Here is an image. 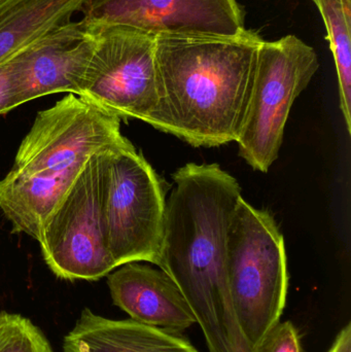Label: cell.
Instances as JSON below:
<instances>
[{
    "label": "cell",
    "mask_w": 351,
    "mask_h": 352,
    "mask_svg": "<svg viewBox=\"0 0 351 352\" xmlns=\"http://www.w3.org/2000/svg\"><path fill=\"white\" fill-rule=\"evenodd\" d=\"M319 68L317 52L296 35L261 43L247 117L236 142L251 168L267 173L275 162L291 109Z\"/></svg>",
    "instance_id": "obj_5"
},
{
    "label": "cell",
    "mask_w": 351,
    "mask_h": 352,
    "mask_svg": "<svg viewBox=\"0 0 351 352\" xmlns=\"http://www.w3.org/2000/svg\"><path fill=\"white\" fill-rule=\"evenodd\" d=\"M121 119L69 94L39 111L21 142L12 173L61 175L124 140Z\"/></svg>",
    "instance_id": "obj_8"
},
{
    "label": "cell",
    "mask_w": 351,
    "mask_h": 352,
    "mask_svg": "<svg viewBox=\"0 0 351 352\" xmlns=\"http://www.w3.org/2000/svg\"><path fill=\"white\" fill-rule=\"evenodd\" d=\"M263 41L247 29L235 35H157L159 104L148 124L193 146L236 142Z\"/></svg>",
    "instance_id": "obj_2"
},
{
    "label": "cell",
    "mask_w": 351,
    "mask_h": 352,
    "mask_svg": "<svg viewBox=\"0 0 351 352\" xmlns=\"http://www.w3.org/2000/svg\"><path fill=\"white\" fill-rule=\"evenodd\" d=\"M16 74L10 60L0 65V115L19 107Z\"/></svg>",
    "instance_id": "obj_18"
},
{
    "label": "cell",
    "mask_w": 351,
    "mask_h": 352,
    "mask_svg": "<svg viewBox=\"0 0 351 352\" xmlns=\"http://www.w3.org/2000/svg\"><path fill=\"white\" fill-rule=\"evenodd\" d=\"M255 352H303L298 330L291 322H278Z\"/></svg>",
    "instance_id": "obj_17"
},
{
    "label": "cell",
    "mask_w": 351,
    "mask_h": 352,
    "mask_svg": "<svg viewBox=\"0 0 351 352\" xmlns=\"http://www.w3.org/2000/svg\"><path fill=\"white\" fill-rule=\"evenodd\" d=\"M64 352H199L181 333L133 320H115L84 308L64 338Z\"/></svg>",
    "instance_id": "obj_12"
},
{
    "label": "cell",
    "mask_w": 351,
    "mask_h": 352,
    "mask_svg": "<svg viewBox=\"0 0 351 352\" xmlns=\"http://www.w3.org/2000/svg\"><path fill=\"white\" fill-rule=\"evenodd\" d=\"M91 24L96 45L76 95L121 120L150 123L159 104L157 35L126 25Z\"/></svg>",
    "instance_id": "obj_6"
},
{
    "label": "cell",
    "mask_w": 351,
    "mask_h": 352,
    "mask_svg": "<svg viewBox=\"0 0 351 352\" xmlns=\"http://www.w3.org/2000/svg\"><path fill=\"white\" fill-rule=\"evenodd\" d=\"M226 272L237 322L256 351L286 308L288 260L284 236L271 213L242 197L229 226Z\"/></svg>",
    "instance_id": "obj_3"
},
{
    "label": "cell",
    "mask_w": 351,
    "mask_h": 352,
    "mask_svg": "<svg viewBox=\"0 0 351 352\" xmlns=\"http://www.w3.org/2000/svg\"><path fill=\"white\" fill-rule=\"evenodd\" d=\"M0 352H53L45 335L28 318L0 312Z\"/></svg>",
    "instance_id": "obj_16"
},
{
    "label": "cell",
    "mask_w": 351,
    "mask_h": 352,
    "mask_svg": "<svg viewBox=\"0 0 351 352\" xmlns=\"http://www.w3.org/2000/svg\"><path fill=\"white\" fill-rule=\"evenodd\" d=\"M84 0H0V65L56 27L71 21Z\"/></svg>",
    "instance_id": "obj_14"
},
{
    "label": "cell",
    "mask_w": 351,
    "mask_h": 352,
    "mask_svg": "<svg viewBox=\"0 0 351 352\" xmlns=\"http://www.w3.org/2000/svg\"><path fill=\"white\" fill-rule=\"evenodd\" d=\"M80 12L87 22L126 25L154 35H235L245 29L237 0H84Z\"/></svg>",
    "instance_id": "obj_9"
},
{
    "label": "cell",
    "mask_w": 351,
    "mask_h": 352,
    "mask_svg": "<svg viewBox=\"0 0 351 352\" xmlns=\"http://www.w3.org/2000/svg\"><path fill=\"white\" fill-rule=\"evenodd\" d=\"M80 171L63 175L10 171L4 176L0 180V210L12 223V231L37 241L45 219Z\"/></svg>",
    "instance_id": "obj_13"
},
{
    "label": "cell",
    "mask_w": 351,
    "mask_h": 352,
    "mask_svg": "<svg viewBox=\"0 0 351 352\" xmlns=\"http://www.w3.org/2000/svg\"><path fill=\"white\" fill-rule=\"evenodd\" d=\"M105 236L117 267L158 265L164 225L165 192L150 163L124 138L102 152Z\"/></svg>",
    "instance_id": "obj_4"
},
{
    "label": "cell",
    "mask_w": 351,
    "mask_h": 352,
    "mask_svg": "<svg viewBox=\"0 0 351 352\" xmlns=\"http://www.w3.org/2000/svg\"><path fill=\"white\" fill-rule=\"evenodd\" d=\"M328 352H351V324L348 322L336 337Z\"/></svg>",
    "instance_id": "obj_19"
},
{
    "label": "cell",
    "mask_w": 351,
    "mask_h": 352,
    "mask_svg": "<svg viewBox=\"0 0 351 352\" xmlns=\"http://www.w3.org/2000/svg\"><path fill=\"white\" fill-rule=\"evenodd\" d=\"M321 12L337 70L340 107L351 133V0H311Z\"/></svg>",
    "instance_id": "obj_15"
},
{
    "label": "cell",
    "mask_w": 351,
    "mask_h": 352,
    "mask_svg": "<svg viewBox=\"0 0 351 352\" xmlns=\"http://www.w3.org/2000/svg\"><path fill=\"white\" fill-rule=\"evenodd\" d=\"M173 180L157 266L181 289L210 352H255L237 322L226 272L240 186L218 164L189 163Z\"/></svg>",
    "instance_id": "obj_1"
},
{
    "label": "cell",
    "mask_w": 351,
    "mask_h": 352,
    "mask_svg": "<svg viewBox=\"0 0 351 352\" xmlns=\"http://www.w3.org/2000/svg\"><path fill=\"white\" fill-rule=\"evenodd\" d=\"M95 45L92 24L82 19L56 27L19 52L10 59L19 104L57 93L78 94Z\"/></svg>",
    "instance_id": "obj_10"
},
{
    "label": "cell",
    "mask_w": 351,
    "mask_h": 352,
    "mask_svg": "<svg viewBox=\"0 0 351 352\" xmlns=\"http://www.w3.org/2000/svg\"><path fill=\"white\" fill-rule=\"evenodd\" d=\"M107 285L113 304L135 322L177 333L196 324L181 289L161 269L128 263L107 275Z\"/></svg>",
    "instance_id": "obj_11"
},
{
    "label": "cell",
    "mask_w": 351,
    "mask_h": 352,
    "mask_svg": "<svg viewBox=\"0 0 351 352\" xmlns=\"http://www.w3.org/2000/svg\"><path fill=\"white\" fill-rule=\"evenodd\" d=\"M102 152L84 163L37 240L45 264L65 280L96 281L117 269L103 223Z\"/></svg>",
    "instance_id": "obj_7"
}]
</instances>
